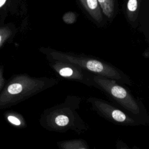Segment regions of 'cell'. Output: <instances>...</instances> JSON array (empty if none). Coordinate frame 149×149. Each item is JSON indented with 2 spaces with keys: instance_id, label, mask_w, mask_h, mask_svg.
Wrapping results in <instances>:
<instances>
[{
  "instance_id": "obj_1",
  "label": "cell",
  "mask_w": 149,
  "mask_h": 149,
  "mask_svg": "<svg viewBox=\"0 0 149 149\" xmlns=\"http://www.w3.org/2000/svg\"><path fill=\"white\" fill-rule=\"evenodd\" d=\"M54 78L34 77L27 74L13 76L0 93V109L19 104L56 84Z\"/></svg>"
},
{
  "instance_id": "obj_13",
  "label": "cell",
  "mask_w": 149,
  "mask_h": 149,
  "mask_svg": "<svg viewBox=\"0 0 149 149\" xmlns=\"http://www.w3.org/2000/svg\"><path fill=\"white\" fill-rule=\"evenodd\" d=\"M58 145L59 148L63 149H87L88 148L84 140L79 139L59 142Z\"/></svg>"
},
{
  "instance_id": "obj_9",
  "label": "cell",
  "mask_w": 149,
  "mask_h": 149,
  "mask_svg": "<svg viewBox=\"0 0 149 149\" xmlns=\"http://www.w3.org/2000/svg\"><path fill=\"white\" fill-rule=\"evenodd\" d=\"M143 0H124L123 11L125 16L132 26L136 28L139 24V16Z\"/></svg>"
},
{
  "instance_id": "obj_5",
  "label": "cell",
  "mask_w": 149,
  "mask_h": 149,
  "mask_svg": "<svg viewBox=\"0 0 149 149\" xmlns=\"http://www.w3.org/2000/svg\"><path fill=\"white\" fill-rule=\"evenodd\" d=\"M47 59L50 67L62 77L95 87L92 79V74H90L88 71L71 63L52 59Z\"/></svg>"
},
{
  "instance_id": "obj_2",
  "label": "cell",
  "mask_w": 149,
  "mask_h": 149,
  "mask_svg": "<svg viewBox=\"0 0 149 149\" xmlns=\"http://www.w3.org/2000/svg\"><path fill=\"white\" fill-rule=\"evenodd\" d=\"M79 104V97L70 96L63 102L45 110L40 119L41 126L48 130L59 132L83 131L86 125L76 111Z\"/></svg>"
},
{
  "instance_id": "obj_7",
  "label": "cell",
  "mask_w": 149,
  "mask_h": 149,
  "mask_svg": "<svg viewBox=\"0 0 149 149\" xmlns=\"http://www.w3.org/2000/svg\"><path fill=\"white\" fill-rule=\"evenodd\" d=\"M27 10L26 0H0V24L9 14L23 15Z\"/></svg>"
},
{
  "instance_id": "obj_4",
  "label": "cell",
  "mask_w": 149,
  "mask_h": 149,
  "mask_svg": "<svg viewBox=\"0 0 149 149\" xmlns=\"http://www.w3.org/2000/svg\"><path fill=\"white\" fill-rule=\"evenodd\" d=\"M92 79L96 87L102 89L127 111L135 115L140 113L139 103L132 94L116 80L94 74H92Z\"/></svg>"
},
{
  "instance_id": "obj_15",
  "label": "cell",
  "mask_w": 149,
  "mask_h": 149,
  "mask_svg": "<svg viewBox=\"0 0 149 149\" xmlns=\"http://www.w3.org/2000/svg\"><path fill=\"white\" fill-rule=\"evenodd\" d=\"M3 72H4L3 66V65H0V93L5 84V80L3 76L4 74Z\"/></svg>"
},
{
  "instance_id": "obj_14",
  "label": "cell",
  "mask_w": 149,
  "mask_h": 149,
  "mask_svg": "<svg viewBox=\"0 0 149 149\" xmlns=\"http://www.w3.org/2000/svg\"><path fill=\"white\" fill-rule=\"evenodd\" d=\"M77 13L72 11L67 12L62 16V20L63 22L68 24H72L74 23L77 20Z\"/></svg>"
},
{
  "instance_id": "obj_6",
  "label": "cell",
  "mask_w": 149,
  "mask_h": 149,
  "mask_svg": "<svg viewBox=\"0 0 149 149\" xmlns=\"http://www.w3.org/2000/svg\"><path fill=\"white\" fill-rule=\"evenodd\" d=\"M88 101L100 115L111 122L130 126L140 124L139 120L130 117L104 100L91 97L88 99Z\"/></svg>"
},
{
  "instance_id": "obj_3",
  "label": "cell",
  "mask_w": 149,
  "mask_h": 149,
  "mask_svg": "<svg viewBox=\"0 0 149 149\" xmlns=\"http://www.w3.org/2000/svg\"><path fill=\"white\" fill-rule=\"evenodd\" d=\"M40 51L47 59L71 63L93 74L103 76L124 84H132L130 79L122 71L102 61L43 47L40 48Z\"/></svg>"
},
{
  "instance_id": "obj_10",
  "label": "cell",
  "mask_w": 149,
  "mask_h": 149,
  "mask_svg": "<svg viewBox=\"0 0 149 149\" xmlns=\"http://www.w3.org/2000/svg\"><path fill=\"white\" fill-rule=\"evenodd\" d=\"M106 19L112 21L118 13V0H98Z\"/></svg>"
},
{
  "instance_id": "obj_8",
  "label": "cell",
  "mask_w": 149,
  "mask_h": 149,
  "mask_svg": "<svg viewBox=\"0 0 149 149\" xmlns=\"http://www.w3.org/2000/svg\"><path fill=\"white\" fill-rule=\"evenodd\" d=\"M85 13L98 26H103L106 21L98 0H77Z\"/></svg>"
},
{
  "instance_id": "obj_12",
  "label": "cell",
  "mask_w": 149,
  "mask_h": 149,
  "mask_svg": "<svg viewBox=\"0 0 149 149\" xmlns=\"http://www.w3.org/2000/svg\"><path fill=\"white\" fill-rule=\"evenodd\" d=\"M3 116L6 121L15 127L18 128H24L26 127V123L24 118L21 114L17 112L8 111L4 113Z\"/></svg>"
},
{
  "instance_id": "obj_11",
  "label": "cell",
  "mask_w": 149,
  "mask_h": 149,
  "mask_svg": "<svg viewBox=\"0 0 149 149\" xmlns=\"http://www.w3.org/2000/svg\"><path fill=\"white\" fill-rule=\"evenodd\" d=\"M17 33V28L13 23L0 24V48L6 42H10Z\"/></svg>"
}]
</instances>
